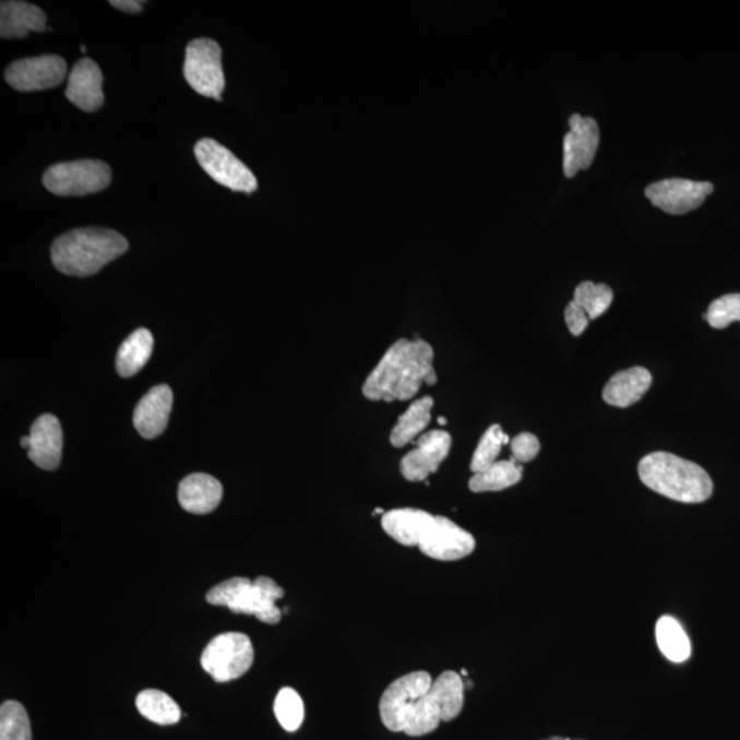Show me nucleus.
<instances>
[{
	"instance_id": "14",
	"label": "nucleus",
	"mask_w": 740,
	"mask_h": 740,
	"mask_svg": "<svg viewBox=\"0 0 740 740\" xmlns=\"http://www.w3.org/2000/svg\"><path fill=\"white\" fill-rule=\"evenodd\" d=\"M570 132L564 138V174L576 176L593 165L599 147V127L592 117L573 115L570 118Z\"/></svg>"
},
{
	"instance_id": "9",
	"label": "nucleus",
	"mask_w": 740,
	"mask_h": 740,
	"mask_svg": "<svg viewBox=\"0 0 740 740\" xmlns=\"http://www.w3.org/2000/svg\"><path fill=\"white\" fill-rule=\"evenodd\" d=\"M194 153L201 168L218 184L244 194L259 190V180L253 171L214 139H202L195 144Z\"/></svg>"
},
{
	"instance_id": "1",
	"label": "nucleus",
	"mask_w": 740,
	"mask_h": 740,
	"mask_svg": "<svg viewBox=\"0 0 740 740\" xmlns=\"http://www.w3.org/2000/svg\"><path fill=\"white\" fill-rule=\"evenodd\" d=\"M433 358L435 353L431 345L418 337L394 343L365 382V398L374 402L411 399L422 384H437Z\"/></svg>"
},
{
	"instance_id": "22",
	"label": "nucleus",
	"mask_w": 740,
	"mask_h": 740,
	"mask_svg": "<svg viewBox=\"0 0 740 740\" xmlns=\"http://www.w3.org/2000/svg\"><path fill=\"white\" fill-rule=\"evenodd\" d=\"M652 373L642 367H634L617 372L604 389L606 404L616 407H629L642 399L651 389Z\"/></svg>"
},
{
	"instance_id": "7",
	"label": "nucleus",
	"mask_w": 740,
	"mask_h": 740,
	"mask_svg": "<svg viewBox=\"0 0 740 740\" xmlns=\"http://www.w3.org/2000/svg\"><path fill=\"white\" fill-rule=\"evenodd\" d=\"M253 661V643L240 632H225L214 637L201 657L202 668L218 683L241 678Z\"/></svg>"
},
{
	"instance_id": "34",
	"label": "nucleus",
	"mask_w": 740,
	"mask_h": 740,
	"mask_svg": "<svg viewBox=\"0 0 740 740\" xmlns=\"http://www.w3.org/2000/svg\"><path fill=\"white\" fill-rule=\"evenodd\" d=\"M565 323L572 335L581 336L586 331L589 319L581 306L572 300L565 309Z\"/></svg>"
},
{
	"instance_id": "25",
	"label": "nucleus",
	"mask_w": 740,
	"mask_h": 740,
	"mask_svg": "<svg viewBox=\"0 0 740 740\" xmlns=\"http://www.w3.org/2000/svg\"><path fill=\"white\" fill-rule=\"evenodd\" d=\"M523 477V468L516 459L497 461L487 469L475 474L469 481L474 492L502 491L517 485Z\"/></svg>"
},
{
	"instance_id": "3",
	"label": "nucleus",
	"mask_w": 740,
	"mask_h": 740,
	"mask_svg": "<svg viewBox=\"0 0 740 740\" xmlns=\"http://www.w3.org/2000/svg\"><path fill=\"white\" fill-rule=\"evenodd\" d=\"M643 485L654 492L683 503L709 500L713 481L702 466L670 453H652L637 466Z\"/></svg>"
},
{
	"instance_id": "19",
	"label": "nucleus",
	"mask_w": 740,
	"mask_h": 740,
	"mask_svg": "<svg viewBox=\"0 0 740 740\" xmlns=\"http://www.w3.org/2000/svg\"><path fill=\"white\" fill-rule=\"evenodd\" d=\"M47 15L39 7L20 0L0 3V36L3 39H24L29 32H46Z\"/></svg>"
},
{
	"instance_id": "15",
	"label": "nucleus",
	"mask_w": 740,
	"mask_h": 740,
	"mask_svg": "<svg viewBox=\"0 0 740 740\" xmlns=\"http://www.w3.org/2000/svg\"><path fill=\"white\" fill-rule=\"evenodd\" d=\"M452 449V437L444 431L423 433L418 439L417 447L407 453L401 463V474L409 481H423L435 474L439 466L447 458Z\"/></svg>"
},
{
	"instance_id": "12",
	"label": "nucleus",
	"mask_w": 740,
	"mask_h": 740,
	"mask_svg": "<svg viewBox=\"0 0 740 740\" xmlns=\"http://www.w3.org/2000/svg\"><path fill=\"white\" fill-rule=\"evenodd\" d=\"M715 190L707 181L665 179L648 186L645 195L653 206L672 216H683L702 206Z\"/></svg>"
},
{
	"instance_id": "13",
	"label": "nucleus",
	"mask_w": 740,
	"mask_h": 740,
	"mask_svg": "<svg viewBox=\"0 0 740 740\" xmlns=\"http://www.w3.org/2000/svg\"><path fill=\"white\" fill-rule=\"evenodd\" d=\"M418 547L429 559L458 561L474 552L476 541L468 530L458 527L452 520L437 516Z\"/></svg>"
},
{
	"instance_id": "26",
	"label": "nucleus",
	"mask_w": 740,
	"mask_h": 740,
	"mask_svg": "<svg viewBox=\"0 0 740 740\" xmlns=\"http://www.w3.org/2000/svg\"><path fill=\"white\" fill-rule=\"evenodd\" d=\"M656 640L659 651L669 661L680 664L691 656V642L683 626L673 617L664 616L656 625Z\"/></svg>"
},
{
	"instance_id": "8",
	"label": "nucleus",
	"mask_w": 740,
	"mask_h": 740,
	"mask_svg": "<svg viewBox=\"0 0 740 740\" xmlns=\"http://www.w3.org/2000/svg\"><path fill=\"white\" fill-rule=\"evenodd\" d=\"M184 77L198 94L223 99L225 74L223 51L217 41L201 37L186 48Z\"/></svg>"
},
{
	"instance_id": "33",
	"label": "nucleus",
	"mask_w": 740,
	"mask_h": 740,
	"mask_svg": "<svg viewBox=\"0 0 740 740\" xmlns=\"http://www.w3.org/2000/svg\"><path fill=\"white\" fill-rule=\"evenodd\" d=\"M539 452V439L533 435V433H520V435L512 441L513 458L516 459L518 464L529 463V461H533Z\"/></svg>"
},
{
	"instance_id": "27",
	"label": "nucleus",
	"mask_w": 740,
	"mask_h": 740,
	"mask_svg": "<svg viewBox=\"0 0 740 740\" xmlns=\"http://www.w3.org/2000/svg\"><path fill=\"white\" fill-rule=\"evenodd\" d=\"M138 711L147 720L159 726H174L181 718V709L175 700L160 690H144L136 699Z\"/></svg>"
},
{
	"instance_id": "37",
	"label": "nucleus",
	"mask_w": 740,
	"mask_h": 740,
	"mask_svg": "<svg viewBox=\"0 0 740 740\" xmlns=\"http://www.w3.org/2000/svg\"><path fill=\"white\" fill-rule=\"evenodd\" d=\"M438 422L441 423V426H446L447 423V418L444 417H439Z\"/></svg>"
},
{
	"instance_id": "31",
	"label": "nucleus",
	"mask_w": 740,
	"mask_h": 740,
	"mask_svg": "<svg viewBox=\"0 0 740 740\" xmlns=\"http://www.w3.org/2000/svg\"><path fill=\"white\" fill-rule=\"evenodd\" d=\"M275 715L281 726L288 732H295L302 726L305 705L300 695L291 688L278 691L275 701Z\"/></svg>"
},
{
	"instance_id": "18",
	"label": "nucleus",
	"mask_w": 740,
	"mask_h": 740,
	"mask_svg": "<svg viewBox=\"0 0 740 740\" xmlns=\"http://www.w3.org/2000/svg\"><path fill=\"white\" fill-rule=\"evenodd\" d=\"M32 446L28 457L45 470H56L61 464L63 435L61 422L52 415H43L31 428Z\"/></svg>"
},
{
	"instance_id": "2",
	"label": "nucleus",
	"mask_w": 740,
	"mask_h": 740,
	"mask_svg": "<svg viewBox=\"0 0 740 740\" xmlns=\"http://www.w3.org/2000/svg\"><path fill=\"white\" fill-rule=\"evenodd\" d=\"M130 243L116 230L98 227L73 229L58 236L51 247V260L63 275L88 277L126 254Z\"/></svg>"
},
{
	"instance_id": "36",
	"label": "nucleus",
	"mask_w": 740,
	"mask_h": 740,
	"mask_svg": "<svg viewBox=\"0 0 740 740\" xmlns=\"http://www.w3.org/2000/svg\"><path fill=\"white\" fill-rule=\"evenodd\" d=\"M20 443H21V447H24V449L28 450V452H29L31 446H32V439H31L29 435H26V437H24V438H21V442H20Z\"/></svg>"
},
{
	"instance_id": "39",
	"label": "nucleus",
	"mask_w": 740,
	"mask_h": 740,
	"mask_svg": "<svg viewBox=\"0 0 740 740\" xmlns=\"http://www.w3.org/2000/svg\"><path fill=\"white\" fill-rule=\"evenodd\" d=\"M550 740H570V739H562V738H552Z\"/></svg>"
},
{
	"instance_id": "21",
	"label": "nucleus",
	"mask_w": 740,
	"mask_h": 740,
	"mask_svg": "<svg viewBox=\"0 0 740 740\" xmlns=\"http://www.w3.org/2000/svg\"><path fill=\"white\" fill-rule=\"evenodd\" d=\"M222 500L223 486L216 477L194 474L180 481L179 502L187 512L194 514L212 513Z\"/></svg>"
},
{
	"instance_id": "35",
	"label": "nucleus",
	"mask_w": 740,
	"mask_h": 740,
	"mask_svg": "<svg viewBox=\"0 0 740 740\" xmlns=\"http://www.w3.org/2000/svg\"><path fill=\"white\" fill-rule=\"evenodd\" d=\"M110 4L112 8L121 10V12L136 14L142 12L144 2H138V0H111Z\"/></svg>"
},
{
	"instance_id": "28",
	"label": "nucleus",
	"mask_w": 740,
	"mask_h": 740,
	"mask_svg": "<svg viewBox=\"0 0 740 740\" xmlns=\"http://www.w3.org/2000/svg\"><path fill=\"white\" fill-rule=\"evenodd\" d=\"M573 302L581 306L589 320L600 318L613 302V291L606 284L584 282L576 287Z\"/></svg>"
},
{
	"instance_id": "29",
	"label": "nucleus",
	"mask_w": 740,
	"mask_h": 740,
	"mask_svg": "<svg viewBox=\"0 0 740 740\" xmlns=\"http://www.w3.org/2000/svg\"><path fill=\"white\" fill-rule=\"evenodd\" d=\"M0 740H32L28 713L17 701H7L0 707Z\"/></svg>"
},
{
	"instance_id": "6",
	"label": "nucleus",
	"mask_w": 740,
	"mask_h": 740,
	"mask_svg": "<svg viewBox=\"0 0 740 740\" xmlns=\"http://www.w3.org/2000/svg\"><path fill=\"white\" fill-rule=\"evenodd\" d=\"M110 166L98 159H79L50 166L43 175V186L58 196H84L107 189Z\"/></svg>"
},
{
	"instance_id": "5",
	"label": "nucleus",
	"mask_w": 740,
	"mask_h": 740,
	"mask_svg": "<svg viewBox=\"0 0 740 740\" xmlns=\"http://www.w3.org/2000/svg\"><path fill=\"white\" fill-rule=\"evenodd\" d=\"M465 683L453 670L433 680L428 693L417 702L407 717L404 732L409 737H423L435 731L442 721H452L464 707Z\"/></svg>"
},
{
	"instance_id": "17",
	"label": "nucleus",
	"mask_w": 740,
	"mask_h": 740,
	"mask_svg": "<svg viewBox=\"0 0 740 740\" xmlns=\"http://www.w3.org/2000/svg\"><path fill=\"white\" fill-rule=\"evenodd\" d=\"M174 393L169 385H155L143 396L133 413V426L139 435L144 439H155L165 432L168 427Z\"/></svg>"
},
{
	"instance_id": "11",
	"label": "nucleus",
	"mask_w": 740,
	"mask_h": 740,
	"mask_svg": "<svg viewBox=\"0 0 740 740\" xmlns=\"http://www.w3.org/2000/svg\"><path fill=\"white\" fill-rule=\"evenodd\" d=\"M68 76L65 59L58 56H40L17 59L4 72L10 87L20 93H34L58 87Z\"/></svg>"
},
{
	"instance_id": "10",
	"label": "nucleus",
	"mask_w": 740,
	"mask_h": 740,
	"mask_svg": "<svg viewBox=\"0 0 740 740\" xmlns=\"http://www.w3.org/2000/svg\"><path fill=\"white\" fill-rule=\"evenodd\" d=\"M433 679L431 675L418 670V672L407 673L396 679L384 691L380 700V717L385 728L393 732H404L407 717H409L413 707L431 689Z\"/></svg>"
},
{
	"instance_id": "23",
	"label": "nucleus",
	"mask_w": 740,
	"mask_h": 740,
	"mask_svg": "<svg viewBox=\"0 0 740 740\" xmlns=\"http://www.w3.org/2000/svg\"><path fill=\"white\" fill-rule=\"evenodd\" d=\"M154 337L146 329L136 330L118 348L116 369L121 378L135 377L152 357Z\"/></svg>"
},
{
	"instance_id": "32",
	"label": "nucleus",
	"mask_w": 740,
	"mask_h": 740,
	"mask_svg": "<svg viewBox=\"0 0 740 740\" xmlns=\"http://www.w3.org/2000/svg\"><path fill=\"white\" fill-rule=\"evenodd\" d=\"M704 320L716 330L727 329L733 321H740V294H728L713 300Z\"/></svg>"
},
{
	"instance_id": "24",
	"label": "nucleus",
	"mask_w": 740,
	"mask_h": 740,
	"mask_svg": "<svg viewBox=\"0 0 740 740\" xmlns=\"http://www.w3.org/2000/svg\"><path fill=\"white\" fill-rule=\"evenodd\" d=\"M432 407L433 399L431 396H423V398L413 402L409 409L398 418V422L391 431V444L401 449L415 441L416 437L420 435L431 421Z\"/></svg>"
},
{
	"instance_id": "38",
	"label": "nucleus",
	"mask_w": 740,
	"mask_h": 740,
	"mask_svg": "<svg viewBox=\"0 0 740 740\" xmlns=\"http://www.w3.org/2000/svg\"><path fill=\"white\" fill-rule=\"evenodd\" d=\"M80 50H82L83 52H85V51H87V48H85V46H82V48H80Z\"/></svg>"
},
{
	"instance_id": "20",
	"label": "nucleus",
	"mask_w": 740,
	"mask_h": 740,
	"mask_svg": "<svg viewBox=\"0 0 740 740\" xmlns=\"http://www.w3.org/2000/svg\"><path fill=\"white\" fill-rule=\"evenodd\" d=\"M437 516L420 509H395L384 513L382 525L391 538L404 546H418Z\"/></svg>"
},
{
	"instance_id": "4",
	"label": "nucleus",
	"mask_w": 740,
	"mask_h": 740,
	"mask_svg": "<svg viewBox=\"0 0 740 740\" xmlns=\"http://www.w3.org/2000/svg\"><path fill=\"white\" fill-rule=\"evenodd\" d=\"M284 597V589L271 577L261 576L255 581L232 577L217 584L206 595L208 604L224 606L236 614H251L262 623L277 624L282 610L276 600Z\"/></svg>"
},
{
	"instance_id": "30",
	"label": "nucleus",
	"mask_w": 740,
	"mask_h": 740,
	"mask_svg": "<svg viewBox=\"0 0 740 740\" xmlns=\"http://www.w3.org/2000/svg\"><path fill=\"white\" fill-rule=\"evenodd\" d=\"M509 442H511V439L502 431L501 426L496 423V426L488 428L479 444H477L474 457H472L470 470L474 474H479L488 466L496 464L502 446H505Z\"/></svg>"
},
{
	"instance_id": "16",
	"label": "nucleus",
	"mask_w": 740,
	"mask_h": 740,
	"mask_svg": "<svg viewBox=\"0 0 740 740\" xmlns=\"http://www.w3.org/2000/svg\"><path fill=\"white\" fill-rule=\"evenodd\" d=\"M104 82L98 63L89 58L80 59L69 73L67 98L80 110H99L105 105Z\"/></svg>"
}]
</instances>
